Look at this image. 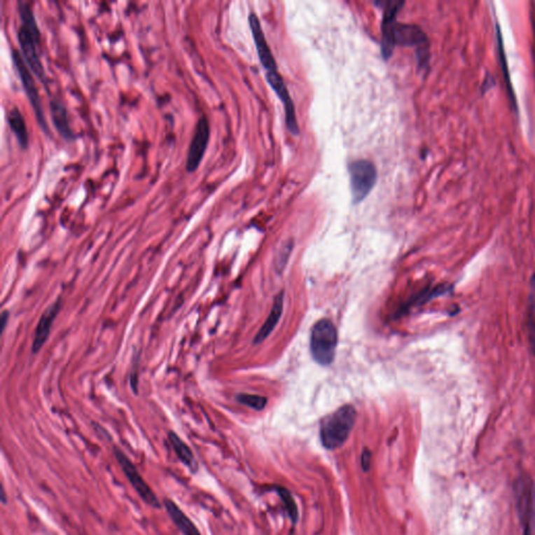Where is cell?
I'll list each match as a JSON object with an SVG mask.
<instances>
[{
	"label": "cell",
	"mask_w": 535,
	"mask_h": 535,
	"mask_svg": "<svg viewBox=\"0 0 535 535\" xmlns=\"http://www.w3.org/2000/svg\"><path fill=\"white\" fill-rule=\"evenodd\" d=\"M277 492L282 500L284 501V506H286L293 523H296L298 521V508H297L296 503H295L292 494L284 487H278Z\"/></svg>",
	"instance_id": "18"
},
{
	"label": "cell",
	"mask_w": 535,
	"mask_h": 535,
	"mask_svg": "<svg viewBox=\"0 0 535 535\" xmlns=\"http://www.w3.org/2000/svg\"><path fill=\"white\" fill-rule=\"evenodd\" d=\"M293 249V241L286 242L282 248H280L279 252L277 253V256L275 258V268L277 270L278 273H282L284 271V268L286 266L289 258H290L291 252Z\"/></svg>",
	"instance_id": "20"
},
{
	"label": "cell",
	"mask_w": 535,
	"mask_h": 535,
	"mask_svg": "<svg viewBox=\"0 0 535 535\" xmlns=\"http://www.w3.org/2000/svg\"><path fill=\"white\" fill-rule=\"evenodd\" d=\"M209 137V123H208L207 118L203 116L197 123L192 142H190V148H188L186 171L193 173V172H196L198 169L204 154H205L206 148H207Z\"/></svg>",
	"instance_id": "10"
},
{
	"label": "cell",
	"mask_w": 535,
	"mask_h": 535,
	"mask_svg": "<svg viewBox=\"0 0 535 535\" xmlns=\"http://www.w3.org/2000/svg\"><path fill=\"white\" fill-rule=\"evenodd\" d=\"M113 454L116 456V461L120 464L123 471H124L125 475H126L128 481L130 482L131 485L135 492H137L138 496H140L142 501L146 503L148 506L155 509H160L162 507L160 500H159L157 494H155L154 490L150 487L146 480L140 475L139 471H137L136 466H134L133 462L131 461L130 458L122 451L118 447H113Z\"/></svg>",
	"instance_id": "6"
},
{
	"label": "cell",
	"mask_w": 535,
	"mask_h": 535,
	"mask_svg": "<svg viewBox=\"0 0 535 535\" xmlns=\"http://www.w3.org/2000/svg\"><path fill=\"white\" fill-rule=\"evenodd\" d=\"M163 507L167 510V515L171 517L172 522L183 535H202L197 526L193 523L192 520L182 511V509L171 499L163 500Z\"/></svg>",
	"instance_id": "13"
},
{
	"label": "cell",
	"mask_w": 535,
	"mask_h": 535,
	"mask_svg": "<svg viewBox=\"0 0 535 535\" xmlns=\"http://www.w3.org/2000/svg\"><path fill=\"white\" fill-rule=\"evenodd\" d=\"M50 116L54 123L55 128L57 129L59 134L64 139L74 140L76 136L70 128L69 120H68V113L67 107L62 102L58 99H52L50 102Z\"/></svg>",
	"instance_id": "14"
},
{
	"label": "cell",
	"mask_w": 535,
	"mask_h": 535,
	"mask_svg": "<svg viewBox=\"0 0 535 535\" xmlns=\"http://www.w3.org/2000/svg\"><path fill=\"white\" fill-rule=\"evenodd\" d=\"M532 284H534V288H532L534 295H532L531 298L534 300V305L531 307L534 312L530 314V315H532V318H529V322H528V338H529L531 349L534 350V354H535V279H532Z\"/></svg>",
	"instance_id": "21"
},
{
	"label": "cell",
	"mask_w": 535,
	"mask_h": 535,
	"mask_svg": "<svg viewBox=\"0 0 535 535\" xmlns=\"http://www.w3.org/2000/svg\"><path fill=\"white\" fill-rule=\"evenodd\" d=\"M8 126L11 131L15 134L19 144L23 150L29 146V131H27V124H25V118H23L18 108H13L8 116Z\"/></svg>",
	"instance_id": "17"
},
{
	"label": "cell",
	"mask_w": 535,
	"mask_h": 535,
	"mask_svg": "<svg viewBox=\"0 0 535 535\" xmlns=\"http://www.w3.org/2000/svg\"><path fill=\"white\" fill-rule=\"evenodd\" d=\"M61 307H62L61 299H58L56 303L50 305L42 314L39 324H38L37 328H36L35 335H34L33 345H32V352L33 354L39 352L41 348L43 347L44 344L48 341L53 324H54L55 319H56L59 312H60Z\"/></svg>",
	"instance_id": "12"
},
{
	"label": "cell",
	"mask_w": 535,
	"mask_h": 535,
	"mask_svg": "<svg viewBox=\"0 0 535 535\" xmlns=\"http://www.w3.org/2000/svg\"><path fill=\"white\" fill-rule=\"evenodd\" d=\"M356 411L352 405L339 408L322 419L320 426V438L328 450H337L347 441L354 424Z\"/></svg>",
	"instance_id": "2"
},
{
	"label": "cell",
	"mask_w": 535,
	"mask_h": 535,
	"mask_svg": "<svg viewBox=\"0 0 535 535\" xmlns=\"http://www.w3.org/2000/svg\"><path fill=\"white\" fill-rule=\"evenodd\" d=\"M12 58L15 68H16L19 78H20L21 83H22L23 88H25V93H27V97H29V103H31L34 112H35L36 118H37L42 130L48 134V122H46V116H44L43 106H42L39 91H38L37 85H36L35 80H34L33 74H32L29 67H27L25 59H23V57L21 56L18 50H13Z\"/></svg>",
	"instance_id": "7"
},
{
	"label": "cell",
	"mask_w": 535,
	"mask_h": 535,
	"mask_svg": "<svg viewBox=\"0 0 535 535\" xmlns=\"http://www.w3.org/2000/svg\"><path fill=\"white\" fill-rule=\"evenodd\" d=\"M348 172L352 201L360 203L368 197L377 183V167L371 161L356 160L348 165Z\"/></svg>",
	"instance_id": "5"
},
{
	"label": "cell",
	"mask_w": 535,
	"mask_h": 535,
	"mask_svg": "<svg viewBox=\"0 0 535 535\" xmlns=\"http://www.w3.org/2000/svg\"><path fill=\"white\" fill-rule=\"evenodd\" d=\"M513 494L522 535H535V484L531 478L520 477L513 485Z\"/></svg>",
	"instance_id": "4"
},
{
	"label": "cell",
	"mask_w": 535,
	"mask_h": 535,
	"mask_svg": "<svg viewBox=\"0 0 535 535\" xmlns=\"http://www.w3.org/2000/svg\"><path fill=\"white\" fill-rule=\"evenodd\" d=\"M167 437H169V443L175 451L178 459L188 468L190 473H198L199 464L190 447L180 438L177 433L173 432V431H169Z\"/></svg>",
	"instance_id": "15"
},
{
	"label": "cell",
	"mask_w": 535,
	"mask_h": 535,
	"mask_svg": "<svg viewBox=\"0 0 535 535\" xmlns=\"http://www.w3.org/2000/svg\"><path fill=\"white\" fill-rule=\"evenodd\" d=\"M383 10L382 21V55L385 60H389L396 46L416 48V57L420 67L429 63V39L418 25H407L396 21V15L405 2L396 0L375 2Z\"/></svg>",
	"instance_id": "1"
},
{
	"label": "cell",
	"mask_w": 535,
	"mask_h": 535,
	"mask_svg": "<svg viewBox=\"0 0 535 535\" xmlns=\"http://www.w3.org/2000/svg\"><path fill=\"white\" fill-rule=\"evenodd\" d=\"M19 46L22 53L23 59L29 69L34 72L36 76L48 88V80H46V70L38 55V46L40 43V33L29 31L27 27L21 25L17 33Z\"/></svg>",
	"instance_id": "8"
},
{
	"label": "cell",
	"mask_w": 535,
	"mask_h": 535,
	"mask_svg": "<svg viewBox=\"0 0 535 535\" xmlns=\"http://www.w3.org/2000/svg\"><path fill=\"white\" fill-rule=\"evenodd\" d=\"M250 29H251L252 36H253L254 43H256V50H258V58L263 67L266 71H273L277 70L275 58H274L272 50H270L264 32H263L262 25L258 16L254 13H251L249 16Z\"/></svg>",
	"instance_id": "11"
},
{
	"label": "cell",
	"mask_w": 535,
	"mask_h": 535,
	"mask_svg": "<svg viewBox=\"0 0 535 535\" xmlns=\"http://www.w3.org/2000/svg\"><path fill=\"white\" fill-rule=\"evenodd\" d=\"M284 292L278 293L274 298L273 307H272L271 313H270L267 321L265 322L258 334L254 338V344L262 343L267 339L268 335L273 332L280 317H282V311H284Z\"/></svg>",
	"instance_id": "16"
},
{
	"label": "cell",
	"mask_w": 535,
	"mask_h": 535,
	"mask_svg": "<svg viewBox=\"0 0 535 535\" xmlns=\"http://www.w3.org/2000/svg\"><path fill=\"white\" fill-rule=\"evenodd\" d=\"M371 466V453L368 449H365L362 453V468L365 471H368Z\"/></svg>",
	"instance_id": "22"
},
{
	"label": "cell",
	"mask_w": 535,
	"mask_h": 535,
	"mask_svg": "<svg viewBox=\"0 0 535 535\" xmlns=\"http://www.w3.org/2000/svg\"><path fill=\"white\" fill-rule=\"evenodd\" d=\"M237 401H239V403H243V405L252 408V409L258 410V411L264 409L268 403L267 398L260 396H253V394H239V396H237Z\"/></svg>",
	"instance_id": "19"
},
{
	"label": "cell",
	"mask_w": 535,
	"mask_h": 535,
	"mask_svg": "<svg viewBox=\"0 0 535 535\" xmlns=\"http://www.w3.org/2000/svg\"><path fill=\"white\" fill-rule=\"evenodd\" d=\"M338 332L330 319H321L313 326L310 340L312 356L318 364L328 366L334 362Z\"/></svg>",
	"instance_id": "3"
},
{
	"label": "cell",
	"mask_w": 535,
	"mask_h": 535,
	"mask_svg": "<svg viewBox=\"0 0 535 535\" xmlns=\"http://www.w3.org/2000/svg\"><path fill=\"white\" fill-rule=\"evenodd\" d=\"M8 314L6 313V312H4V314H2V316H1V324H2L1 331H2V332H4V328H6V322H8Z\"/></svg>",
	"instance_id": "23"
},
{
	"label": "cell",
	"mask_w": 535,
	"mask_h": 535,
	"mask_svg": "<svg viewBox=\"0 0 535 535\" xmlns=\"http://www.w3.org/2000/svg\"><path fill=\"white\" fill-rule=\"evenodd\" d=\"M266 78L270 86L275 91L276 95L279 97L282 105H284V113H286V128L293 135H299L300 131H299L298 122H297L294 103H293L292 97H291L290 92H289L288 87H286L284 78H282V76H280L277 70L268 71Z\"/></svg>",
	"instance_id": "9"
}]
</instances>
